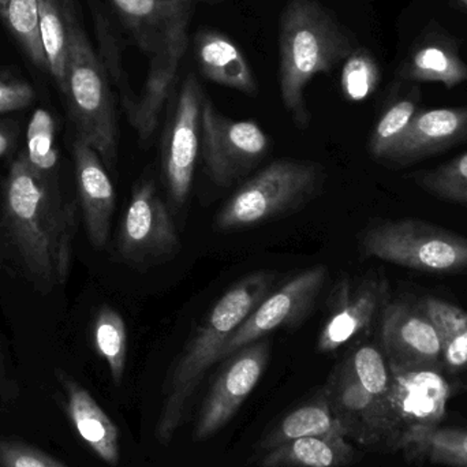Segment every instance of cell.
I'll list each match as a JSON object with an SVG mask.
<instances>
[{
  "instance_id": "cell-6",
  "label": "cell",
  "mask_w": 467,
  "mask_h": 467,
  "mask_svg": "<svg viewBox=\"0 0 467 467\" xmlns=\"http://www.w3.org/2000/svg\"><path fill=\"white\" fill-rule=\"evenodd\" d=\"M365 257L414 271L450 275L467 271V238L417 219L386 221L362 235Z\"/></svg>"
},
{
  "instance_id": "cell-22",
  "label": "cell",
  "mask_w": 467,
  "mask_h": 467,
  "mask_svg": "<svg viewBox=\"0 0 467 467\" xmlns=\"http://www.w3.org/2000/svg\"><path fill=\"white\" fill-rule=\"evenodd\" d=\"M400 76L416 82H441L452 89L467 82V63L458 54L454 44L443 40L420 44L409 59L402 63Z\"/></svg>"
},
{
  "instance_id": "cell-11",
  "label": "cell",
  "mask_w": 467,
  "mask_h": 467,
  "mask_svg": "<svg viewBox=\"0 0 467 467\" xmlns=\"http://www.w3.org/2000/svg\"><path fill=\"white\" fill-rule=\"evenodd\" d=\"M205 96L194 74L186 76L167 128L163 170L172 202L185 204L193 186L202 147V115Z\"/></svg>"
},
{
  "instance_id": "cell-16",
  "label": "cell",
  "mask_w": 467,
  "mask_h": 467,
  "mask_svg": "<svg viewBox=\"0 0 467 467\" xmlns=\"http://www.w3.org/2000/svg\"><path fill=\"white\" fill-rule=\"evenodd\" d=\"M450 395L451 389L441 370L392 373L389 402L400 430V450L413 433L441 427Z\"/></svg>"
},
{
  "instance_id": "cell-5",
  "label": "cell",
  "mask_w": 467,
  "mask_h": 467,
  "mask_svg": "<svg viewBox=\"0 0 467 467\" xmlns=\"http://www.w3.org/2000/svg\"><path fill=\"white\" fill-rule=\"evenodd\" d=\"M68 112L82 140L100 156L107 170L118 161V125L109 73L68 5V71L65 92Z\"/></svg>"
},
{
  "instance_id": "cell-17",
  "label": "cell",
  "mask_w": 467,
  "mask_h": 467,
  "mask_svg": "<svg viewBox=\"0 0 467 467\" xmlns=\"http://www.w3.org/2000/svg\"><path fill=\"white\" fill-rule=\"evenodd\" d=\"M465 141L467 107L425 109L417 112L387 163L410 166Z\"/></svg>"
},
{
  "instance_id": "cell-20",
  "label": "cell",
  "mask_w": 467,
  "mask_h": 467,
  "mask_svg": "<svg viewBox=\"0 0 467 467\" xmlns=\"http://www.w3.org/2000/svg\"><path fill=\"white\" fill-rule=\"evenodd\" d=\"M194 52L205 78L244 95H257L254 74L232 38L218 30H199L194 36Z\"/></svg>"
},
{
  "instance_id": "cell-34",
  "label": "cell",
  "mask_w": 467,
  "mask_h": 467,
  "mask_svg": "<svg viewBox=\"0 0 467 467\" xmlns=\"http://www.w3.org/2000/svg\"><path fill=\"white\" fill-rule=\"evenodd\" d=\"M0 467H68L22 441L0 439Z\"/></svg>"
},
{
  "instance_id": "cell-19",
  "label": "cell",
  "mask_w": 467,
  "mask_h": 467,
  "mask_svg": "<svg viewBox=\"0 0 467 467\" xmlns=\"http://www.w3.org/2000/svg\"><path fill=\"white\" fill-rule=\"evenodd\" d=\"M67 398V413L82 441L109 466L119 463V433L106 411L78 381L59 373Z\"/></svg>"
},
{
  "instance_id": "cell-35",
  "label": "cell",
  "mask_w": 467,
  "mask_h": 467,
  "mask_svg": "<svg viewBox=\"0 0 467 467\" xmlns=\"http://www.w3.org/2000/svg\"><path fill=\"white\" fill-rule=\"evenodd\" d=\"M35 100V89L19 79H0V114L26 109Z\"/></svg>"
},
{
  "instance_id": "cell-31",
  "label": "cell",
  "mask_w": 467,
  "mask_h": 467,
  "mask_svg": "<svg viewBox=\"0 0 467 467\" xmlns=\"http://www.w3.org/2000/svg\"><path fill=\"white\" fill-rule=\"evenodd\" d=\"M414 180L432 196L467 205V152L435 169L419 172Z\"/></svg>"
},
{
  "instance_id": "cell-10",
  "label": "cell",
  "mask_w": 467,
  "mask_h": 467,
  "mask_svg": "<svg viewBox=\"0 0 467 467\" xmlns=\"http://www.w3.org/2000/svg\"><path fill=\"white\" fill-rule=\"evenodd\" d=\"M327 276L328 269L326 265H315L299 272L277 290L271 291L234 332L222 359L233 356L244 346L264 339L276 329L298 326L315 306L326 285Z\"/></svg>"
},
{
  "instance_id": "cell-1",
  "label": "cell",
  "mask_w": 467,
  "mask_h": 467,
  "mask_svg": "<svg viewBox=\"0 0 467 467\" xmlns=\"http://www.w3.org/2000/svg\"><path fill=\"white\" fill-rule=\"evenodd\" d=\"M3 210L29 274L44 287L65 283L70 269L76 207L63 202L54 177L37 171L25 152L8 172Z\"/></svg>"
},
{
  "instance_id": "cell-37",
  "label": "cell",
  "mask_w": 467,
  "mask_h": 467,
  "mask_svg": "<svg viewBox=\"0 0 467 467\" xmlns=\"http://www.w3.org/2000/svg\"><path fill=\"white\" fill-rule=\"evenodd\" d=\"M5 78H10V77H8V74L5 73V70H2V68H0V79H5Z\"/></svg>"
},
{
  "instance_id": "cell-9",
  "label": "cell",
  "mask_w": 467,
  "mask_h": 467,
  "mask_svg": "<svg viewBox=\"0 0 467 467\" xmlns=\"http://www.w3.org/2000/svg\"><path fill=\"white\" fill-rule=\"evenodd\" d=\"M202 147L211 181L230 186L263 161L269 150V139L254 120L230 119L205 99Z\"/></svg>"
},
{
  "instance_id": "cell-40",
  "label": "cell",
  "mask_w": 467,
  "mask_h": 467,
  "mask_svg": "<svg viewBox=\"0 0 467 467\" xmlns=\"http://www.w3.org/2000/svg\"><path fill=\"white\" fill-rule=\"evenodd\" d=\"M211 2H215V0H211Z\"/></svg>"
},
{
  "instance_id": "cell-2",
  "label": "cell",
  "mask_w": 467,
  "mask_h": 467,
  "mask_svg": "<svg viewBox=\"0 0 467 467\" xmlns=\"http://www.w3.org/2000/svg\"><path fill=\"white\" fill-rule=\"evenodd\" d=\"M150 60L141 95L129 112L140 141L150 142L189 46L194 0H109Z\"/></svg>"
},
{
  "instance_id": "cell-27",
  "label": "cell",
  "mask_w": 467,
  "mask_h": 467,
  "mask_svg": "<svg viewBox=\"0 0 467 467\" xmlns=\"http://www.w3.org/2000/svg\"><path fill=\"white\" fill-rule=\"evenodd\" d=\"M0 18L30 62L48 71L40 37V0H0Z\"/></svg>"
},
{
  "instance_id": "cell-32",
  "label": "cell",
  "mask_w": 467,
  "mask_h": 467,
  "mask_svg": "<svg viewBox=\"0 0 467 467\" xmlns=\"http://www.w3.org/2000/svg\"><path fill=\"white\" fill-rule=\"evenodd\" d=\"M29 163L37 171L54 177L57 164V150L55 147V122L47 109H36L26 131V150Z\"/></svg>"
},
{
  "instance_id": "cell-36",
  "label": "cell",
  "mask_w": 467,
  "mask_h": 467,
  "mask_svg": "<svg viewBox=\"0 0 467 467\" xmlns=\"http://www.w3.org/2000/svg\"><path fill=\"white\" fill-rule=\"evenodd\" d=\"M14 141V133L11 128L5 123H0V158L5 155L10 150Z\"/></svg>"
},
{
  "instance_id": "cell-29",
  "label": "cell",
  "mask_w": 467,
  "mask_h": 467,
  "mask_svg": "<svg viewBox=\"0 0 467 467\" xmlns=\"http://www.w3.org/2000/svg\"><path fill=\"white\" fill-rule=\"evenodd\" d=\"M419 101V90H413L410 95L387 107L370 133L368 148L373 158L387 161L420 111Z\"/></svg>"
},
{
  "instance_id": "cell-4",
  "label": "cell",
  "mask_w": 467,
  "mask_h": 467,
  "mask_svg": "<svg viewBox=\"0 0 467 467\" xmlns=\"http://www.w3.org/2000/svg\"><path fill=\"white\" fill-rule=\"evenodd\" d=\"M356 49L350 35L317 0L285 3L279 24L280 95L296 126L306 128L310 122L307 84L334 70Z\"/></svg>"
},
{
  "instance_id": "cell-12",
  "label": "cell",
  "mask_w": 467,
  "mask_h": 467,
  "mask_svg": "<svg viewBox=\"0 0 467 467\" xmlns=\"http://www.w3.org/2000/svg\"><path fill=\"white\" fill-rule=\"evenodd\" d=\"M381 350L392 373L441 370V346L419 302L389 301L380 315Z\"/></svg>"
},
{
  "instance_id": "cell-24",
  "label": "cell",
  "mask_w": 467,
  "mask_h": 467,
  "mask_svg": "<svg viewBox=\"0 0 467 467\" xmlns=\"http://www.w3.org/2000/svg\"><path fill=\"white\" fill-rule=\"evenodd\" d=\"M432 321L441 346L443 368L461 372L467 368V312L462 307L436 296L419 301Z\"/></svg>"
},
{
  "instance_id": "cell-7",
  "label": "cell",
  "mask_w": 467,
  "mask_h": 467,
  "mask_svg": "<svg viewBox=\"0 0 467 467\" xmlns=\"http://www.w3.org/2000/svg\"><path fill=\"white\" fill-rule=\"evenodd\" d=\"M321 185L320 167L279 161L266 166L233 194L216 216L222 232L246 229L296 210Z\"/></svg>"
},
{
  "instance_id": "cell-14",
  "label": "cell",
  "mask_w": 467,
  "mask_h": 467,
  "mask_svg": "<svg viewBox=\"0 0 467 467\" xmlns=\"http://www.w3.org/2000/svg\"><path fill=\"white\" fill-rule=\"evenodd\" d=\"M216 378L194 431L197 441H207L226 427L255 389L269 359V343L261 339L234 353Z\"/></svg>"
},
{
  "instance_id": "cell-18",
  "label": "cell",
  "mask_w": 467,
  "mask_h": 467,
  "mask_svg": "<svg viewBox=\"0 0 467 467\" xmlns=\"http://www.w3.org/2000/svg\"><path fill=\"white\" fill-rule=\"evenodd\" d=\"M79 202L88 238L101 249L109 241L112 213L115 211V189L106 166L95 150L82 140L73 142Z\"/></svg>"
},
{
  "instance_id": "cell-25",
  "label": "cell",
  "mask_w": 467,
  "mask_h": 467,
  "mask_svg": "<svg viewBox=\"0 0 467 467\" xmlns=\"http://www.w3.org/2000/svg\"><path fill=\"white\" fill-rule=\"evenodd\" d=\"M400 451L421 462L450 467H467V430L436 427L405 439Z\"/></svg>"
},
{
  "instance_id": "cell-13",
  "label": "cell",
  "mask_w": 467,
  "mask_h": 467,
  "mask_svg": "<svg viewBox=\"0 0 467 467\" xmlns=\"http://www.w3.org/2000/svg\"><path fill=\"white\" fill-rule=\"evenodd\" d=\"M180 247L177 229L166 202L150 178L140 181L120 223L118 250L126 261L147 263L167 257Z\"/></svg>"
},
{
  "instance_id": "cell-28",
  "label": "cell",
  "mask_w": 467,
  "mask_h": 467,
  "mask_svg": "<svg viewBox=\"0 0 467 467\" xmlns=\"http://www.w3.org/2000/svg\"><path fill=\"white\" fill-rule=\"evenodd\" d=\"M93 342L99 356L107 362L115 384H120L128 358V328L119 312L103 306L93 321Z\"/></svg>"
},
{
  "instance_id": "cell-33",
  "label": "cell",
  "mask_w": 467,
  "mask_h": 467,
  "mask_svg": "<svg viewBox=\"0 0 467 467\" xmlns=\"http://www.w3.org/2000/svg\"><path fill=\"white\" fill-rule=\"evenodd\" d=\"M380 67L367 49L357 48L345 60L342 92L348 100L359 103L373 95L380 84Z\"/></svg>"
},
{
  "instance_id": "cell-38",
  "label": "cell",
  "mask_w": 467,
  "mask_h": 467,
  "mask_svg": "<svg viewBox=\"0 0 467 467\" xmlns=\"http://www.w3.org/2000/svg\"><path fill=\"white\" fill-rule=\"evenodd\" d=\"M455 2L460 3L461 5L467 8V0H455Z\"/></svg>"
},
{
  "instance_id": "cell-15",
  "label": "cell",
  "mask_w": 467,
  "mask_h": 467,
  "mask_svg": "<svg viewBox=\"0 0 467 467\" xmlns=\"http://www.w3.org/2000/svg\"><path fill=\"white\" fill-rule=\"evenodd\" d=\"M389 302V285L380 276L357 285L342 282L331 296L329 312L318 335L317 348L332 353L367 331Z\"/></svg>"
},
{
  "instance_id": "cell-30",
  "label": "cell",
  "mask_w": 467,
  "mask_h": 467,
  "mask_svg": "<svg viewBox=\"0 0 467 467\" xmlns=\"http://www.w3.org/2000/svg\"><path fill=\"white\" fill-rule=\"evenodd\" d=\"M345 362L368 392L391 405L392 372L381 348L364 343L351 351Z\"/></svg>"
},
{
  "instance_id": "cell-21",
  "label": "cell",
  "mask_w": 467,
  "mask_h": 467,
  "mask_svg": "<svg viewBox=\"0 0 467 467\" xmlns=\"http://www.w3.org/2000/svg\"><path fill=\"white\" fill-rule=\"evenodd\" d=\"M357 451L340 435L307 436L269 450L261 467H345L356 461Z\"/></svg>"
},
{
  "instance_id": "cell-8",
  "label": "cell",
  "mask_w": 467,
  "mask_h": 467,
  "mask_svg": "<svg viewBox=\"0 0 467 467\" xmlns=\"http://www.w3.org/2000/svg\"><path fill=\"white\" fill-rule=\"evenodd\" d=\"M324 391L346 439L367 449L400 450V430L391 405L368 392L346 362L335 370Z\"/></svg>"
},
{
  "instance_id": "cell-3",
  "label": "cell",
  "mask_w": 467,
  "mask_h": 467,
  "mask_svg": "<svg viewBox=\"0 0 467 467\" xmlns=\"http://www.w3.org/2000/svg\"><path fill=\"white\" fill-rule=\"evenodd\" d=\"M274 279L269 272L247 275L219 298L200 324L167 383L166 400L156 428V438L161 443L172 441L200 381L215 362L221 361L234 332L271 293Z\"/></svg>"
},
{
  "instance_id": "cell-39",
  "label": "cell",
  "mask_w": 467,
  "mask_h": 467,
  "mask_svg": "<svg viewBox=\"0 0 467 467\" xmlns=\"http://www.w3.org/2000/svg\"><path fill=\"white\" fill-rule=\"evenodd\" d=\"M0 365H2V351H0Z\"/></svg>"
},
{
  "instance_id": "cell-26",
  "label": "cell",
  "mask_w": 467,
  "mask_h": 467,
  "mask_svg": "<svg viewBox=\"0 0 467 467\" xmlns=\"http://www.w3.org/2000/svg\"><path fill=\"white\" fill-rule=\"evenodd\" d=\"M71 0H40V37L48 73L63 95L67 87L68 5Z\"/></svg>"
},
{
  "instance_id": "cell-23",
  "label": "cell",
  "mask_w": 467,
  "mask_h": 467,
  "mask_svg": "<svg viewBox=\"0 0 467 467\" xmlns=\"http://www.w3.org/2000/svg\"><path fill=\"white\" fill-rule=\"evenodd\" d=\"M324 435H340L345 438L323 389L310 402L299 406L285 416L268 435L264 436L258 447L263 451H269L296 439Z\"/></svg>"
}]
</instances>
